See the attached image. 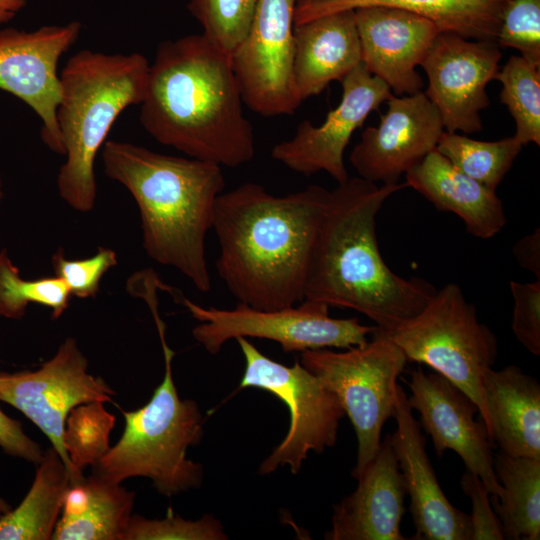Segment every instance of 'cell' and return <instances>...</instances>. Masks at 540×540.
<instances>
[{
  "label": "cell",
  "instance_id": "cell-26",
  "mask_svg": "<svg viewBox=\"0 0 540 540\" xmlns=\"http://www.w3.org/2000/svg\"><path fill=\"white\" fill-rule=\"evenodd\" d=\"M70 482L59 454L53 447L47 449L22 502L0 516V540L52 539Z\"/></svg>",
  "mask_w": 540,
  "mask_h": 540
},
{
  "label": "cell",
  "instance_id": "cell-12",
  "mask_svg": "<svg viewBox=\"0 0 540 540\" xmlns=\"http://www.w3.org/2000/svg\"><path fill=\"white\" fill-rule=\"evenodd\" d=\"M297 0H258L247 35L230 56L243 103L263 117L300 106L293 75Z\"/></svg>",
  "mask_w": 540,
  "mask_h": 540
},
{
  "label": "cell",
  "instance_id": "cell-20",
  "mask_svg": "<svg viewBox=\"0 0 540 540\" xmlns=\"http://www.w3.org/2000/svg\"><path fill=\"white\" fill-rule=\"evenodd\" d=\"M357 481L355 491L333 506L325 539H406L400 531L406 488L389 434Z\"/></svg>",
  "mask_w": 540,
  "mask_h": 540
},
{
  "label": "cell",
  "instance_id": "cell-22",
  "mask_svg": "<svg viewBox=\"0 0 540 540\" xmlns=\"http://www.w3.org/2000/svg\"><path fill=\"white\" fill-rule=\"evenodd\" d=\"M486 428L492 445L513 457L540 459V385L510 365L483 377Z\"/></svg>",
  "mask_w": 540,
  "mask_h": 540
},
{
  "label": "cell",
  "instance_id": "cell-34",
  "mask_svg": "<svg viewBox=\"0 0 540 540\" xmlns=\"http://www.w3.org/2000/svg\"><path fill=\"white\" fill-rule=\"evenodd\" d=\"M496 43L520 51L521 56L540 65V0H508Z\"/></svg>",
  "mask_w": 540,
  "mask_h": 540
},
{
  "label": "cell",
  "instance_id": "cell-30",
  "mask_svg": "<svg viewBox=\"0 0 540 540\" xmlns=\"http://www.w3.org/2000/svg\"><path fill=\"white\" fill-rule=\"evenodd\" d=\"M71 296L57 276L23 279L6 249L0 252V316L19 320L33 303L49 308L52 318L57 319L68 308Z\"/></svg>",
  "mask_w": 540,
  "mask_h": 540
},
{
  "label": "cell",
  "instance_id": "cell-7",
  "mask_svg": "<svg viewBox=\"0 0 540 540\" xmlns=\"http://www.w3.org/2000/svg\"><path fill=\"white\" fill-rule=\"evenodd\" d=\"M407 361L425 364L465 392L478 406L485 426L483 377L498 357V342L479 322L459 285L436 290L413 318L388 333Z\"/></svg>",
  "mask_w": 540,
  "mask_h": 540
},
{
  "label": "cell",
  "instance_id": "cell-35",
  "mask_svg": "<svg viewBox=\"0 0 540 540\" xmlns=\"http://www.w3.org/2000/svg\"><path fill=\"white\" fill-rule=\"evenodd\" d=\"M55 276L64 281L72 296L95 297L104 274L117 265V254L106 247H98L95 255L85 259H67L60 247L51 259Z\"/></svg>",
  "mask_w": 540,
  "mask_h": 540
},
{
  "label": "cell",
  "instance_id": "cell-10",
  "mask_svg": "<svg viewBox=\"0 0 540 540\" xmlns=\"http://www.w3.org/2000/svg\"><path fill=\"white\" fill-rule=\"evenodd\" d=\"M236 341L245 359L239 388L265 390L284 402L290 413L285 438L261 463L259 473L289 465L297 474L310 451L319 454L335 445L345 411L336 394L299 361L286 366L264 355L247 338Z\"/></svg>",
  "mask_w": 540,
  "mask_h": 540
},
{
  "label": "cell",
  "instance_id": "cell-36",
  "mask_svg": "<svg viewBox=\"0 0 540 540\" xmlns=\"http://www.w3.org/2000/svg\"><path fill=\"white\" fill-rule=\"evenodd\" d=\"M514 300L512 330L533 355H540V279L531 283L510 281Z\"/></svg>",
  "mask_w": 540,
  "mask_h": 540
},
{
  "label": "cell",
  "instance_id": "cell-41",
  "mask_svg": "<svg viewBox=\"0 0 540 540\" xmlns=\"http://www.w3.org/2000/svg\"><path fill=\"white\" fill-rule=\"evenodd\" d=\"M10 509H11L10 504L5 499L0 497V516L7 513Z\"/></svg>",
  "mask_w": 540,
  "mask_h": 540
},
{
  "label": "cell",
  "instance_id": "cell-27",
  "mask_svg": "<svg viewBox=\"0 0 540 540\" xmlns=\"http://www.w3.org/2000/svg\"><path fill=\"white\" fill-rule=\"evenodd\" d=\"M493 468L503 492L490 496L504 534L509 540L540 538V459L493 455Z\"/></svg>",
  "mask_w": 540,
  "mask_h": 540
},
{
  "label": "cell",
  "instance_id": "cell-37",
  "mask_svg": "<svg viewBox=\"0 0 540 540\" xmlns=\"http://www.w3.org/2000/svg\"><path fill=\"white\" fill-rule=\"evenodd\" d=\"M461 486L472 503L470 540H503L502 525L492 508L490 493L479 476L466 469Z\"/></svg>",
  "mask_w": 540,
  "mask_h": 540
},
{
  "label": "cell",
  "instance_id": "cell-43",
  "mask_svg": "<svg viewBox=\"0 0 540 540\" xmlns=\"http://www.w3.org/2000/svg\"><path fill=\"white\" fill-rule=\"evenodd\" d=\"M306 1H310V0H297V3L306 2Z\"/></svg>",
  "mask_w": 540,
  "mask_h": 540
},
{
  "label": "cell",
  "instance_id": "cell-6",
  "mask_svg": "<svg viewBox=\"0 0 540 540\" xmlns=\"http://www.w3.org/2000/svg\"><path fill=\"white\" fill-rule=\"evenodd\" d=\"M165 374L149 402L133 411H122L125 427L119 441L93 466V473L122 483L131 477L152 480L167 497L198 488L203 467L187 458V449L203 436L198 404L180 399L172 374L174 351L160 337Z\"/></svg>",
  "mask_w": 540,
  "mask_h": 540
},
{
  "label": "cell",
  "instance_id": "cell-25",
  "mask_svg": "<svg viewBox=\"0 0 540 540\" xmlns=\"http://www.w3.org/2000/svg\"><path fill=\"white\" fill-rule=\"evenodd\" d=\"M135 494L97 474L70 482L53 540H123Z\"/></svg>",
  "mask_w": 540,
  "mask_h": 540
},
{
  "label": "cell",
  "instance_id": "cell-18",
  "mask_svg": "<svg viewBox=\"0 0 540 540\" xmlns=\"http://www.w3.org/2000/svg\"><path fill=\"white\" fill-rule=\"evenodd\" d=\"M354 13L364 68L386 83L394 95L421 91L423 80L416 67L441 32L436 24L387 6L362 7Z\"/></svg>",
  "mask_w": 540,
  "mask_h": 540
},
{
  "label": "cell",
  "instance_id": "cell-13",
  "mask_svg": "<svg viewBox=\"0 0 540 540\" xmlns=\"http://www.w3.org/2000/svg\"><path fill=\"white\" fill-rule=\"evenodd\" d=\"M82 25L42 26L33 31L0 30V89L28 105L41 119V138L64 155L56 118L60 100L58 62L79 38Z\"/></svg>",
  "mask_w": 540,
  "mask_h": 540
},
{
  "label": "cell",
  "instance_id": "cell-17",
  "mask_svg": "<svg viewBox=\"0 0 540 540\" xmlns=\"http://www.w3.org/2000/svg\"><path fill=\"white\" fill-rule=\"evenodd\" d=\"M410 376L408 403L419 412L420 426L431 436L437 456L454 451L489 493L500 498L503 489L493 468V445L482 417L475 419L478 406L439 373L418 368Z\"/></svg>",
  "mask_w": 540,
  "mask_h": 540
},
{
  "label": "cell",
  "instance_id": "cell-3",
  "mask_svg": "<svg viewBox=\"0 0 540 540\" xmlns=\"http://www.w3.org/2000/svg\"><path fill=\"white\" fill-rule=\"evenodd\" d=\"M407 184L353 177L330 191L304 283V299L349 308L390 333L416 316L436 292L428 281L406 279L383 259L376 217Z\"/></svg>",
  "mask_w": 540,
  "mask_h": 540
},
{
  "label": "cell",
  "instance_id": "cell-28",
  "mask_svg": "<svg viewBox=\"0 0 540 540\" xmlns=\"http://www.w3.org/2000/svg\"><path fill=\"white\" fill-rule=\"evenodd\" d=\"M522 147L513 136L497 141H481L457 132L444 131L436 150L459 171L496 191Z\"/></svg>",
  "mask_w": 540,
  "mask_h": 540
},
{
  "label": "cell",
  "instance_id": "cell-29",
  "mask_svg": "<svg viewBox=\"0 0 540 540\" xmlns=\"http://www.w3.org/2000/svg\"><path fill=\"white\" fill-rule=\"evenodd\" d=\"M496 80L502 84L500 101L516 123L513 136L523 146L540 145V65L513 55L499 69Z\"/></svg>",
  "mask_w": 540,
  "mask_h": 540
},
{
  "label": "cell",
  "instance_id": "cell-11",
  "mask_svg": "<svg viewBox=\"0 0 540 540\" xmlns=\"http://www.w3.org/2000/svg\"><path fill=\"white\" fill-rule=\"evenodd\" d=\"M113 395L115 391L101 377L88 373V361L72 337L35 371L0 372V401L19 410L46 435L71 482L79 479L64 445L66 419L78 405L109 402Z\"/></svg>",
  "mask_w": 540,
  "mask_h": 540
},
{
  "label": "cell",
  "instance_id": "cell-24",
  "mask_svg": "<svg viewBox=\"0 0 540 540\" xmlns=\"http://www.w3.org/2000/svg\"><path fill=\"white\" fill-rule=\"evenodd\" d=\"M508 0H310L297 3L294 24L329 13L368 6H387L419 14L441 32L474 40L495 41Z\"/></svg>",
  "mask_w": 540,
  "mask_h": 540
},
{
  "label": "cell",
  "instance_id": "cell-19",
  "mask_svg": "<svg viewBox=\"0 0 540 540\" xmlns=\"http://www.w3.org/2000/svg\"><path fill=\"white\" fill-rule=\"evenodd\" d=\"M396 431L390 435L406 493L410 496L416 540H470V517L443 493L426 452L420 423L414 418L403 387L397 384Z\"/></svg>",
  "mask_w": 540,
  "mask_h": 540
},
{
  "label": "cell",
  "instance_id": "cell-33",
  "mask_svg": "<svg viewBox=\"0 0 540 540\" xmlns=\"http://www.w3.org/2000/svg\"><path fill=\"white\" fill-rule=\"evenodd\" d=\"M223 526L211 514L199 520H186L169 509L163 519L132 515L123 540H225Z\"/></svg>",
  "mask_w": 540,
  "mask_h": 540
},
{
  "label": "cell",
  "instance_id": "cell-4",
  "mask_svg": "<svg viewBox=\"0 0 540 540\" xmlns=\"http://www.w3.org/2000/svg\"><path fill=\"white\" fill-rule=\"evenodd\" d=\"M101 156L106 176L122 184L137 204L147 255L209 292L205 243L225 188L222 167L115 140L104 143Z\"/></svg>",
  "mask_w": 540,
  "mask_h": 540
},
{
  "label": "cell",
  "instance_id": "cell-38",
  "mask_svg": "<svg viewBox=\"0 0 540 540\" xmlns=\"http://www.w3.org/2000/svg\"><path fill=\"white\" fill-rule=\"evenodd\" d=\"M0 447L13 457L38 464L44 452L40 445L24 432L19 421L9 417L0 409Z\"/></svg>",
  "mask_w": 540,
  "mask_h": 540
},
{
  "label": "cell",
  "instance_id": "cell-1",
  "mask_svg": "<svg viewBox=\"0 0 540 540\" xmlns=\"http://www.w3.org/2000/svg\"><path fill=\"white\" fill-rule=\"evenodd\" d=\"M329 197L318 185L275 196L252 182L218 196L212 224L219 243L216 269L238 302L273 310L304 300Z\"/></svg>",
  "mask_w": 540,
  "mask_h": 540
},
{
  "label": "cell",
  "instance_id": "cell-31",
  "mask_svg": "<svg viewBox=\"0 0 540 540\" xmlns=\"http://www.w3.org/2000/svg\"><path fill=\"white\" fill-rule=\"evenodd\" d=\"M115 424L113 414L102 402L73 408L65 423L64 445L78 479L87 466H95L109 450V436Z\"/></svg>",
  "mask_w": 540,
  "mask_h": 540
},
{
  "label": "cell",
  "instance_id": "cell-9",
  "mask_svg": "<svg viewBox=\"0 0 540 540\" xmlns=\"http://www.w3.org/2000/svg\"><path fill=\"white\" fill-rule=\"evenodd\" d=\"M181 303L200 322L193 337L210 354L230 339L252 337L272 340L285 353L323 348L347 349L367 343L377 326L353 318H333L325 303L304 299L298 306L260 310L240 303L233 309L205 308L182 297Z\"/></svg>",
  "mask_w": 540,
  "mask_h": 540
},
{
  "label": "cell",
  "instance_id": "cell-15",
  "mask_svg": "<svg viewBox=\"0 0 540 540\" xmlns=\"http://www.w3.org/2000/svg\"><path fill=\"white\" fill-rule=\"evenodd\" d=\"M342 97L337 107L315 126L302 121L295 135L277 143L271 150L274 160L297 173L310 176L328 173L338 184L349 179L344 152L353 133L368 115L388 100V85L370 74L361 63L341 81Z\"/></svg>",
  "mask_w": 540,
  "mask_h": 540
},
{
  "label": "cell",
  "instance_id": "cell-40",
  "mask_svg": "<svg viewBox=\"0 0 540 540\" xmlns=\"http://www.w3.org/2000/svg\"><path fill=\"white\" fill-rule=\"evenodd\" d=\"M28 0H0V26L11 21Z\"/></svg>",
  "mask_w": 540,
  "mask_h": 540
},
{
  "label": "cell",
  "instance_id": "cell-39",
  "mask_svg": "<svg viewBox=\"0 0 540 540\" xmlns=\"http://www.w3.org/2000/svg\"><path fill=\"white\" fill-rule=\"evenodd\" d=\"M513 255L517 263L540 279V229L519 239L513 246Z\"/></svg>",
  "mask_w": 540,
  "mask_h": 540
},
{
  "label": "cell",
  "instance_id": "cell-16",
  "mask_svg": "<svg viewBox=\"0 0 540 540\" xmlns=\"http://www.w3.org/2000/svg\"><path fill=\"white\" fill-rule=\"evenodd\" d=\"M377 126L367 127L349 160L358 177L396 184L428 153L444 132L440 114L425 93L392 94Z\"/></svg>",
  "mask_w": 540,
  "mask_h": 540
},
{
  "label": "cell",
  "instance_id": "cell-23",
  "mask_svg": "<svg viewBox=\"0 0 540 540\" xmlns=\"http://www.w3.org/2000/svg\"><path fill=\"white\" fill-rule=\"evenodd\" d=\"M407 187L420 193L436 209L457 215L466 231L490 239L506 225L504 205L496 191L455 168L436 149L405 174Z\"/></svg>",
  "mask_w": 540,
  "mask_h": 540
},
{
  "label": "cell",
  "instance_id": "cell-8",
  "mask_svg": "<svg viewBox=\"0 0 540 540\" xmlns=\"http://www.w3.org/2000/svg\"><path fill=\"white\" fill-rule=\"evenodd\" d=\"M372 339L346 351L328 348L301 352L300 363L338 397L358 442L351 475L357 479L375 457L385 422L395 416L397 378L407 358L378 327Z\"/></svg>",
  "mask_w": 540,
  "mask_h": 540
},
{
  "label": "cell",
  "instance_id": "cell-5",
  "mask_svg": "<svg viewBox=\"0 0 540 540\" xmlns=\"http://www.w3.org/2000/svg\"><path fill=\"white\" fill-rule=\"evenodd\" d=\"M150 64L141 53L107 54L83 49L59 74L56 118L66 161L57 176L60 197L74 210L96 202L94 164L119 115L145 97Z\"/></svg>",
  "mask_w": 540,
  "mask_h": 540
},
{
  "label": "cell",
  "instance_id": "cell-42",
  "mask_svg": "<svg viewBox=\"0 0 540 540\" xmlns=\"http://www.w3.org/2000/svg\"><path fill=\"white\" fill-rule=\"evenodd\" d=\"M2 197H3V192H2V180H1V175H0V202H1Z\"/></svg>",
  "mask_w": 540,
  "mask_h": 540
},
{
  "label": "cell",
  "instance_id": "cell-21",
  "mask_svg": "<svg viewBox=\"0 0 540 540\" xmlns=\"http://www.w3.org/2000/svg\"><path fill=\"white\" fill-rule=\"evenodd\" d=\"M293 75L303 102L341 81L362 63L354 10L329 13L294 24Z\"/></svg>",
  "mask_w": 540,
  "mask_h": 540
},
{
  "label": "cell",
  "instance_id": "cell-2",
  "mask_svg": "<svg viewBox=\"0 0 540 540\" xmlns=\"http://www.w3.org/2000/svg\"><path fill=\"white\" fill-rule=\"evenodd\" d=\"M242 105L230 56L192 34L158 45L139 119L158 143L235 168L255 157L253 126Z\"/></svg>",
  "mask_w": 540,
  "mask_h": 540
},
{
  "label": "cell",
  "instance_id": "cell-32",
  "mask_svg": "<svg viewBox=\"0 0 540 540\" xmlns=\"http://www.w3.org/2000/svg\"><path fill=\"white\" fill-rule=\"evenodd\" d=\"M258 0H189L203 35L231 56L248 33Z\"/></svg>",
  "mask_w": 540,
  "mask_h": 540
},
{
  "label": "cell",
  "instance_id": "cell-14",
  "mask_svg": "<svg viewBox=\"0 0 540 540\" xmlns=\"http://www.w3.org/2000/svg\"><path fill=\"white\" fill-rule=\"evenodd\" d=\"M495 41L440 32L421 66L428 77L426 96L438 110L444 129L467 134L482 129L480 113L489 106L488 83L499 71Z\"/></svg>",
  "mask_w": 540,
  "mask_h": 540
}]
</instances>
